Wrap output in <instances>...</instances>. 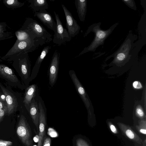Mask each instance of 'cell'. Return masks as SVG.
I'll list each match as a JSON object with an SVG mask.
<instances>
[{
  "label": "cell",
  "instance_id": "cell-1",
  "mask_svg": "<svg viewBox=\"0 0 146 146\" xmlns=\"http://www.w3.org/2000/svg\"><path fill=\"white\" fill-rule=\"evenodd\" d=\"M100 22L94 23L90 26L84 33L83 37H86L90 32L94 34L93 40L87 47H85L76 56L78 57L89 52H95L96 48L104 44L105 40L112 33L115 28L118 25L116 23L106 30L102 29L100 27Z\"/></svg>",
  "mask_w": 146,
  "mask_h": 146
},
{
  "label": "cell",
  "instance_id": "cell-2",
  "mask_svg": "<svg viewBox=\"0 0 146 146\" xmlns=\"http://www.w3.org/2000/svg\"><path fill=\"white\" fill-rule=\"evenodd\" d=\"M45 44L38 40L28 39L21 41L16 40L14 44L1 59L12 61L17 56L32 52L40 46Z\"/></svg>",
  "mask_w": 146,
  "mask_h": 146
},
{
  "label": "cell",
  "instance_id": "cell-3",
  "mask_svg": "<svg viewBox=\"0 0 146 146\" xmlns=\"http://www.w3.org/2000/svg\"><path fill=\"white\" fill-rule=\"evenodd\" d=\"M131 31L119 48L110 57L114 58L113 62L115 63H121L131 56L132 50L135 47L134 42L137 39V36L133 35Z\"/></svg>",
  "mask_w": 146,
  "mask_h": 146
},
{
  "label": "cell",
  "instance_id": "cell-4",
  "mask_svg": "<svg viewBox=\"0 0 146 146\" xmlns=\"http://www.w3.org/2000/svg\"><path fill=\"white\" fill-rule=\"evenodd\" d=\"M13 65L21 77L25 85L28 87L31 76V64L28 53L20 55L13 60Z\"/></svg>",
  "mask_w": 146,
  "mask_h": 146
},
{
  "label": "cell",
  "instance_id": "cell-5",
  "mask_svg": "<svg viewBox=\"0 0 146 146\" xmlns=\"http://www.w3.org/2000/svg\"><path fill=\"white\" fill-rule=\"evenodd\" d=\"M21 27L32 31L41 41L48 43L52 40V35L36 20L31 18L26 19Z\"/></svg>",
  "mask_w": 146,
  "mask_h": 146
},
{
  "label": "cell",
  "instance_id": "cell-6",
  "mask_svg": "<svg viewBox=\"0 0 146 146\" xmlns=\"http://www.w3.org/2000/svg\"><path fill=\"white\" fill-rule=\"evenodd\" d=\"M17 135L22 143L25 146H33L31 130L26 119L22 115L17 125Z\"/></svg>",
  "mask_w": 146,
  "mask_h": 146
},
{
  "label": "cell",
  "instance_id": "cell-7",
  "mask_svg": "<svg viewBox=\"0 0 146 146\" xmlns=\"http://www.w3.org/2000/svg\"><path fill=\"white\" fill-rule=\"evenodd\" d=\"M54 12L56 26V31L54 33L53 42L60 46L70 41L72 38L69 36L66 29L64 27L58 14L55 11Z\"/></svg>",
  "mask_w": 146,
  "mask_h": 146
},
{
  "label": "cell",
  "instance_id": "cell-8",
  "mask_svg": "<svg viewBox=\"0 0 146 146\" xmlns=\"http://www.w3.org/2000/svg\"><path fill=\"white\" fill-rule=\"evenodd\" d=\"M37 100L39 110V140L37 146H42L45 134L46 109L44 101L39 95Z\"/></svg>",
  "mask_w": 146,
  "mask_h": 146
},
{
  "label": "cell",
  "instance_id": "cell-9",
  "mask_svg": "<svg viewBox=\"0 0 146 146\" xmlns=\"http://www.w3.org/2000/svg\"><path fill=\"white\" fill-rule=\"evenodd\" d=\"M62 7L65 17L67 30L70 37H74L79 33L80 27L66 7L63 4Z\"/></svg>",
  "mask_w": 146,
  "mask_h": 146
},
{
  "label": "cell",
  "instance_id": "cell-10",
  "mask_svg": "<svg viewBox=\"0 0 146 146\" xmlns=\"http://www.w3.org/2000/svg\"><path fill=\"white\" fill-rule=\"evenodd\" d=\"M60 53L56 49L52 58L49 69V84L51 87L54 85L57 76Z\"/></svg>",
  "mask_w": 146,
  "mask_h": 146
},
{
  "label": "cell",
  "instance_id": "cell-11",
  "mask_svg": "<svg viewBox=\"0 0 146 146\" xmlns=\"http://www.w3.org/2000/svg\"><path fill=\"white\" fill-rule=\"evenodd\" d=\"M0 76L11 84L18 86L19 84L23 86L13 70L3 64H0Z\"/></svg>",
  "mask_w": 146,
  "mask_h": 146
},
{
  "label": "cell",
  "instance_id": "cell-12",
  "mask_svg": "<svg viewBox=\"0 0 146 146\" xmlns=\"http://www.w3.org/2000/svg\"><path fill=\"white\" fill-rule=\"evenodd\" d=\"M34 17H37L48 28L54 33L56 29V23L51 15L46 10L35 12Z\"/></svg>",
  "mask_w": 146,
  "mask_h": 146
},
{
  "label": "cell",
  "instance_id": "cell-13",
  "mask_svg": "<svg viewBox=\"0 0 146 146\" xmlns=\"http://www.w3.org/2000/svg\"><path fill=\"white\" fill-rule=\"evenodd\" d=\"M0 88L6 97L7 108V115H10L16 110L18 104L17 99L14 95L4 87L0 82Z\"/></svg>",
  "mask_w": 146,
  "mask_h": 146
},
{
  "label": "cell",
  "instance_id": "cell-14",
  "mask_svg": "<svg viewBox=\"0 0 146 146\" xmlns=\"http://www.w3.org/2000/svg\"><path fill=\"white\" fill-rule=\"evenodd\" d=\"M69 75L74 84L76 90L83 100L87 109H89L90 103L85 90L76 74L72 70L69 72Z\"/></svg>",
  "mask_w": 146,
  "mask_h": 146
},
{
  "label": "cell",
  "instance_id": "cell-15",
  "mask_svg": "<svg viewBox=\"0 0 146 146\" xmlns=\"http://www.w3.org/2000/svg\"><path fill=\"white\" fill-rule=\"evenodd\" d=\"M51 48V46H47L44 47L42 50L33 68L30 78V82L34 80L37 76L42 62Z\"/></svg>",
  "mask_w": 146,
  "mask_h": 146
},
{
  "label": "cell",
  "instance_id": "cell-16",
  "mask_svg": "<svg viewBox=\"0 0 146 146\" xmlns=\"http://www.w3.org/2000/svg\"><path fill=\"white\" fill-rule=\"evenodd\" d=\"M122 133L126 137L139 144L143 142L140 137L129 126L121 123H117Z\"/></svg>",
  "mask_w": 146,
  "mask_h": 146
},
{
  "label": "cell",
  "instance_id": "cell-17",
  "mask_svg": "<svg viewBox=\"0 0 146 146\" xmlns=\"http://www.w3.org/2000/svg\"><path fill=\"white\" fill-rule=\"evenodd\" d=\"M38 95V87L36 84H33L26 88L23 102L27 110L32 99Z\"/></svg>",
  "mask_w": 146,
  "mask_h": 146
},
{
  "label": "cell",
  "instance_id": "cell-18",
  "mask_svg": "<svg viewBox=\"0 0 146 146\" xmlns=\"http://www.w3.org/2000/svg\"><path fill=\"white\" fill-rule=\"evenodd\" d=\"M37 96L32 99L28 111L33 123L38 130L39 125V110L37 100Z\"/></svg>",
  "mask_w": 146,
  "mask_h": 146
},
{
  "label": "cell",
  "instance_id": "cell-19",
  "mask_svg": "<svg viewBox=\"0 0 146 146\" xmlns=\"http://www.w3.org/2000/svg\"><path fill=\"white\" fill-rule=\"evenodd\" d=\"M15 34L17 37V40L32 39L38 40L45 44V43L40 41L32 31L27 28L21 27L15 32Z\"/></svg>",
  "mask_w": 146,
  "mask_h": 146
},
{
  "label": "cell",
  "instance_id": "cell-20",
  "mask_svg": "<svg viewBox=\"0 0 146 146\" xmlns=\"http://www.w3.org/2000/svg\"><path fill=\"white\" fill-rule=\"evenodd\" d=\"M74 4L80 21L84 22L87 12V0H75Z\"/></svg>",
  "mask_w": 146,
  "mask_h": 146
},
{
  "label": "cell",
  "instance_id": "cell-21",
  "mask_svg": "<svg viewBox=\"0 0 146 146\" xmlns=\"http://www.w3.org/2000/svg\"><path fill=\"white\" fill-rule=\"evenodd\" d=\"M29 7L35 12L46 10L48 8V4L46 0H29Z\"/></svg>",
  "mask_w": 146,
  "mask_h": 146
},
{
  "label": "cell",
  "instance_id": "cell-22",
  "mask_svg": "<svg viewBox=\"0 0 146 146\" xmlns=\"http://www.w3.org/2000/svg\"><path fill=\"white\" fill-rule=\"evenodd\" d=\"M14 35L6 23H0V41L12 38Z\"/></svg>",
  "mask_w": 146,
  "mask_h": 146
},
{
  "label": "cell",
  "instance_id": "cell-23",
  "mask_svg": "<svg viewBox=\"0 0 146 146\" xmlns=\"http://www.w3.org/2000/svg\"><path fill=\"white\" fill-rule=\"evenodd\" d=\"M3 2L7 7L13 9L21 7L25 4L17 0H3Z\"/></svg>",
  "mask_w": 146,
  "mask_h": 146
},
{
  "label": "cell",
  "instance_id": "cell-24",
  "mask_svg": "<svg viewBox=\"0 0 146 146\" xmlns=\"http://www.w3.org/2000/svg\"><path fill=\"white\" fill-rule=\"evenodd\" d=\"M145 120L141 121L139 125L136 126V129L141 133L145 135L146 134V124Z\"/></svg>",
  "mask_w": 146,
  "mask_h": 146
},
{
  "label": "cell",
  "instance_id": "cell-25",
  "mask_svg": "<svg viewBox=\"0 0 146 146\" xmlns=\"http://www.w3.org/2000/svg\"><path fill=\"white\" fill-rule=\"evenodd\" d=\"M122 1L129 8L134 10H136L137 7L134 0H122Z\"/></svg>",
  "mask_w": 146,
  "mask_h": 146
},
{
  "label": "cell",
  "instance_id": "cell-26",
  "mask_svg": "<svg viewBox=\"0 0 146 146\" xmlns=\"http://www.w3.org/2000/svg\"><path fill=\"white\" fill-rule=\"evenodd\" d=\"M76 144V146H90L86 141L81 138L77 139Z\"/></svg>",
  "mask_w": 146,
  "mask_h": 146
},
{
  "label": "cell",
  "instance_id": "cell-27",
  "mask_svg": "<svg viewBox=\"0 0 146 146\" xmlns=\"http://www.w3.org/2000/svg\"><path fill=\"white\" fill-rule=\"evenodd\" d=\"M136 113L137 116L140 118H143L144 116V112L140 106H138L136 110Z\"/></svg>",
  "mask_w": 146,
  "mask_h": 146
},
{
  "label": "cell",
  "instance_id": "cell-28",
  "mask_svg": "<svg viewBox=\"0 0 146 146\" xmlns=\"http://www.w3.org/2000/svg\"><path fill=\"white\" fill-rule=\"evenodd\" d=\"M48 133L49 135L52 137H55L58 136V134L57 132L52 128H48Z\"/></svg>",
  "mask_w": 146,
  "mask_h": 146
},
{
  "label": "cell",
  "instance_id": "cell-29",
  "mask_svg": "<svg viewBox=\"0 0 146 146\" xmlns=\"http://www.w3.org/2000/svg\"><path fill=\"white\" fill-rule=\"evenodd\" d=\"M12 142L10 141L0 139V146H12Z\"/></svg>",
  "mask_w": 146,
  "mask_h": 146
},
{
  "label": "cell",
  "instance_id": "cell-30",
  "mask_svg": "<svg viewBox=\"0 0 146 146\" xmlns=\"http://www.w3.org/2000/svg\"><path fill=\"white\" fill-rule=\"evenodd\" d=\"M108 124L111 131L114 134L117 133V130L115 126L110 122H108Z\"/></svg>",
  "mask_w": 146,
  "mask_h": 146
},
{
  "label": "cell",
  "instance_id": "cell-31",
  "mask_svg": "<svg viewBox=\"0 0 146 146\" xmlns=\"http://www.w3.org/2000/svg\"><path fill=\"white\" fill-rule=\"evenodd\" d=\"M51 140L49 137H46L44 139L42 146H50Z\"/></svg>",
  "mask_w": 146,
  "mask_h": 146
},
{
  "label": "cell",
  "instance_id": "cell-32",
  "mask_svg": "<svg viewBox=\"0 0 146 146\" xmlns=\"http://www.w3.org/2000/svg\"><path fill=\"white\" fill-rule=\"evenodd\" d=\"M133 85V87L136 89H140L142 88V85L141 83L138 81H135L134 82Z\"/></svg>",
  "mask_w": 146,
  "mask_h": 146
},
{
  "label": "cell",
  "instance_id": "cell-33",
  "mask_svg": "<svg viewBox=\"0 0 146 146\" xmlns=\"http://www.w3.org/2000/svg\"><path fill=\"white\" fill-rule=\"evenodd\" d=\"M7 111L0 109V123L3 120L5 115L7 114Z\"/></svg>",
  "mask_w": 146,
  "mask_h": 146
},
{
  "label": "cell",
  "instance_id": "cell-34",
  "mask_svg": "<svg viewBox=\"0 0 146 146\" xmlns=\"http://www.w3.org/2000/svg\"><path fill=\"white\" fill-rule=\"evenodd\" d=\"M0 109L5 110L7 111V106L6 102L1 100L0 97Z\"/></svg>",
  "mask_w": 146,
  "mask_h": 146
},
{
  "label": "cell",
  "instance_id": "cell-35",
  "mask_svg": "<svg viewBox=\"0 0 146 146\" xmlns=\"http://www.w3.org/2000/svg\"><path fill=\"white\" fill-rule=\"evenodd\" d=\"M0 99L2 101L6 102V97L4 94L2 92V93H0Z\"/></svg>",
  "mask_w": 146,
  "mask_h": 146
},
{
  "label": "cell",
  "instance_id": "cell-36",
  "mask_svg": "<svg viewBox=\"0 0 146 146\" xmlns=\"http://www.w3.org/2000/svg\"><path fill=\"white\" fill-rule=\"evenodd\" d=\"M39 140V137L38 135H37L35 136L33 138V140L35 142H38Z\"/></svg>",
  "mask_w": 146,
  "mask_h": 146
},
{
  "label": "cell",
  "instance_id": "cell-37",
  "mask_svg": "<svg viewBox=\"0 0 146 146\" xmlns=\"http://www.w3.org/2000/svg\"><path fill=\"white\" fill-rule=\"evenodd\" d=\"M33 146H36V145H34Z\"/></svg>",
  "mask_w": 146,
  "mask_h": 146
},
{
  "label": "cell",
  "instance_id": "cell-38",
  "mask_svg": "<svg viewBox=\"0 0 146 146\" xmlns=\"http://www.w3.org/2000/svg\"></svg>",
  "mask_w": 146,
  "mask_h": 146
}]
</instances>
